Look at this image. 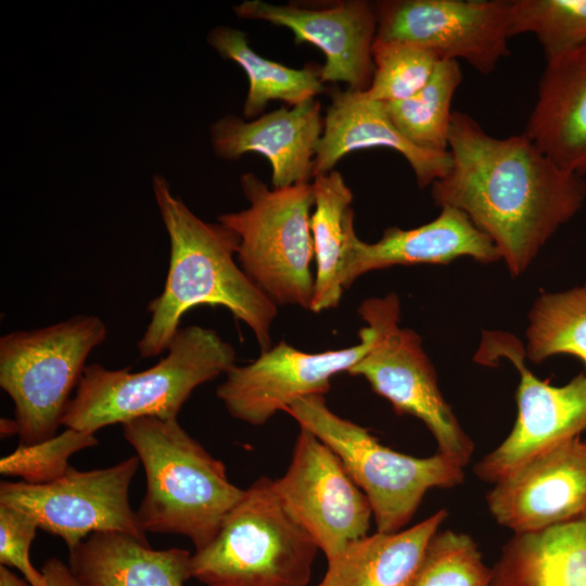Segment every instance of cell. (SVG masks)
Returning <instances> with one entry per match:
<instances>
[{
  "label": "cell",
  "mask_w": 586,
  "mask_h": 586,
  "mask_svg": "<svg viewBox=\"0 0 586 586\" xmlns=\"http://www.w3.org/2000/svg\"><path fill=\"white\" fill-rule=\"evenodd\" d=\"M375 329L359 330V343L346 348L307 353L281 341L244 366L234 365L216 395L231 417L263 425L295 400L324 395L334 375L348 370L371 348Z\"/></svg>",
  "instance_id": "5bb4252c"
},
{
  "label": "cell",
  "mask_w": 586,
  "mask_h": 586,
  "mask_svg": "<svg viewBox=\"0 0 586 586\" xmlns=\"http://www.w3.org/2000/svg\"><path fill=\"white\" fill-rule=\"evenodd\" d=\"M39 528L27 513L0 505V564L16 569L31 586H44L41 570L30 560V547Z\"/></svg>",
  "instance_id": "1f68e13d"
},
{
  "label": "cell",
  "mask_w": 586,
  "mask_h": 586,
  "mask_svg": "<svg viewBox=\"0 0 586 586\" xmlns=\"http://www.w3.org/2000/svg\"><path fill=\"white\" fill-rule=\"evenodd\" d=\"M0 586H31L25 578L18 577L8 566L0 564Z\"/></svg>",
  "instance_id": "836d02e7"
},
{
  "label": "cell",
  "mask_w": 586,
  "mask_h": 586,
  "mask_svg": "<svg viewBox=\"0 0 586 586\" xmlns=\"http://www.w3.org/2000/svg\"><path fill=\"white\" fill-rule=\"evenodd\" d=\"M462 81L457 61H441L430 80L412 97L384 103L390 119L415 146L434 153L448 152L451 102Z\"/></svg>",
  "instance_id": "484cf974"
},
{
  "label": "cell",
  "mask_w": 586,
  "mask_h": 586,
  "mask_svg": "<svg viewBox=\"0 0 586 586\" xmlns=\"http://www.w3.org/2000/svg\"><path fill=\"white\" fill-rule=\"evenodd\" d=\"M95 433L66 428L60 434L29 445L20 444L0 459V473L30 484H47L63 476L75 453L98 445Z\"/></svg>",
  "instance_id": "4dcf8cb0"
},
{
  "label": "cell",
  "mask_w": 586,
  "mask_h": 586,
  "mask_svg": "<svg viewBox=\"0 0 586 586\" xmlns=\"http://www.w3.org/2000/svg\"><path fill=\"white\" fill-rule=\"evenodd\" d=\"M285 412L339 457L368 498L378 532L403 530L429 489L463 482V467L456 461L441 453L419 458L391 449L368 429L333 412L323 395L300 398Z\"/></svg>",
  "instance_id": "8992f818"
},
{
  "label": "cell",
  "mask_w": 586,
  "mask_h": 586,
  "mask_svg": "<svg viewBox=\"0 0 586 586\" xmlns=\"http://www.w3.org/2000/svg\"><path fill=\"white\" fill-rule=\"evenodd\" d=\"M491 578L473 538L447 530L431 540L412 586H491Z\"/></svg>",
  "instance_id": "f546056e"
},
{
  "label": "cell",
  "mask_w": 586,
  "mask_h": 586,
  "mask_svg": "<svg viewBox=\"0 0 586 586\" xmlns=\"http://www.w3.org/2000/svg\"><path fill=\"white\" fill-rule=\"evenodd\" d=\"M451 166L431 186L436 206L462 211L497 247L512 276L522 275L543 246L583 206L584 177L563 169L524 132L487 133L454 111Z\"/></svg>",
  "instance_id": "6da1fadb"
},
{
  "label": "cell",
  "mask_w": 586,
  "mask_h": 586,
  "mask_svg": "<svg viewBox=\"0 0 586 586\" xmlns=\"http://www.w3.org/2000/svg\"><path fill=\"white\" fill-rule=\"evenodd\" d=\"M315 205L310 218L316 272L310 310L337 307L346 289L354 244V195L340 171L333 169L313 179Z\"/></svg>",
  "instance_id": "cb8c5ba5"
},
{
  "label": "cell",
  "mask_w": 586,
  "mask_h": 586,
  "mask_svg": "<svg viewBox=\"0 0 586 586\" xmlns=\"http://www.w3.org/2000/svg\"><path fill=\"white\" fill-rule=\"evenodd\" d=\"M377 39L418 44L482 75L509 54L511 0H386L374 4Z\"/></svg>",
  "instance_id": "7c38bea8"
},
{
  "label": "cell",
  "mask_w": 586,
  "mask_h": 586,
  "mask_svg": "<svg viewBox=\"0 0 586 586\" xmlns=\"http://www.w3.org/2000/svg\"><path fill=\"white\" fill-rule=\"evenodd\" d=\"M460 257L491 264L500 259V254L462 211L442 206L436 218L420 227H390L374 243L358 238L351 256L346 288L372 270L419 264L447 265Z\"/></svg>",
  "instance_id": "d6986e66"
},
{
  "label": "cell",
  "mask_w": 586,
  "mask_h": 586,
  "mask_svg": "<svg viewBox=\"0 0 586 586\" xmlns=\"http://www.w3.org/2000/svg\"><path fill=\"white\" fill-rule=\"evenodd\" d=\"M139 464L138 456H131L103 469L69 467L63 476L47 484L4 481L0 505L30 515L40 530L60 537L68 551L94 533H123L148 543L129 501Z\"/></svg>",
  "instance_id": "8fae6325"
},
{
  "label": "cell",
  "mask_w": 586,
  "mask_h": 586,
  "mask_svg": "<svg viewBox=\"0 0 586 586\" xmlns=\"http://www.w3.org/2000/svg\"><path fill=\"white\" fill-rule=\"evenodd\" d=\"M585 443H586V441H585Z\"/></svg>",
  "instance_id": "8d00e7d4"
},
{
  "label": "cell",
  "mask_w": 586,
  "mask_h": 586,
  "mask_svg": "<svg viewBox=\"0 0 586 586\" xmlns=\"http://www.w3.org/2000/svg\"><path fill=\"white\" fill-rule=\"evenodd\" d=\"M273 484L327 561L368 535L373 517L368 498L339 457L308 430L300 426L290 466Z\"/></svg>",
  "instance_id": "4fadbf2b"
},
{
  "label": "cell",
  "mask_w": 586,
  "mask_h": 586,
  "mask_svg": "<svg viewBox=\"0 0 586 586\" xmlns=\"http://www.w3.org/2000/svg\"><path fill=\"white\" fill-rule=\"evenodd\" d=\"M18 431H20V428L15 419L14 420H10L7 418L1 419L0 432H1L2 437H9L13 434L18 435Z\"/></svg>",
  "instance_id": "e575fe53"
},
{
  "label": "cell",
  "mask_w": 586,
  "mask_h": 586,
  "mask_svg": "<svg viewBox=\"0 0 586 586\" xmlns=\"http://www.w3.org/2000/svg\"><path fill=\"white\" fill-rule=\"evenodd\" d=\"M41 572L46 579L44 586H89L73 572L69 564L59 558L48 559Z\"/></svg>",
  "instance_id": "d6a6232c"
},
{
  "label": "cell",
  "mask_w": 586,
  "mask_h": 586,
  "mask_svg": "<svg viewBox=\"0 0 586 586\" xmlns=\"http://www.w3.org/2000/svg\"><path fill=\"white\" fill-rule=\"evenodd\" d=\"M106 336L101 318L77 315L0 337V386L14 404L20 444L56 434L87 358Z\"/></svg>",
  "instance_id": "ba28073f"
},
{
  "label": "cell",
  "mask_w": 586,
  "mask_h": 586,
  "mask_svg": "<svg viewBox=\"0 0 586 586\" xmlns=\"http://www.w3.org/2000/svg\"><path fill=\"white\" fill-rule=\"evenodd\" d=\"M240 184L249 207L217 217L239 239L240 267L277 305L310 310L315 292L313 182L270 189L245 173Z\"/></svg>",
  "instance_id": "52a82bcc"
},
{
  "label": "cell",
  "mask_w": 586,
  "mask_h": 586,
  "mask_svg": "<svg viewBox=\"0 0 586 586\" xmlns=\"http://www.w3.org/2000/svg\"><path fill=\"white\" fill-rule=\"evenodd\" d=\"M524 133L560 167L586 176V43L546 62Z\"/></svg>",
  "instance_id": "ffe728a7"
},
{
  "label": "cell",
  "mask_w": 586,
  "mask_h": 586,
  "mask_svg": "<svg viewBox=\"0 0 586 586\" xmlns=\"http://www.w3.org/2000/svg\"><path fill=\"white\" fill-rule=\"evenodd\" d=\"M323 118L314 178L332 171L347 154L370 148H386L402 154L422 189L431 187L450 169L449 152H428L411 144L393 125L384 103L370 99L366 91L334 90Z\"/></svg>",
  "instance_id": "ac0fdd59"
},
{
  "label": "cell",
  "mask_w": 586,
  "mask_h": 586,
  "mask_svg": "<svg viewBox=\"0 0 586 586\" xmlns=\"http://www.w3.org/2000/svg\"><path fill=\"white\" fill-rule=\"evenodd\" d=\"M207 42L226 60L235 62L249 79L247 95L243 105L245 119L263 115L271 101H283L289 106L314 100L324 90L321 66L306 65L292 68L256 53L246 34L229 26L213 28Z\"/></svg>",
  "instance_id": "d4e9b609"
},
{
  "label": "cell",
  "mask_w": 586,
  "mask_h": 586,
  "mask_svg": "<svg viewBox=\"0 0 586 586\" xmlns=\"http://www.w3.org/2000/svg\"><path fill=\"white\" fill-rule=\"evenodd\" d=\"M318 586H323L321 583Z\"/></svg>",
  "instance_id": "d590c367"
},
{
  "label": "cell",
  "mask_w": 586,
  "mask_h": 586,
  "mask_svg": "<svg viewBox=\"0 0 586 586\" xmlns=\"http://www.w3.org/2000/svg\"><path fill=\"white\" fill-rule=\"evenodd\" d=\"M373 76L366 94L382 103L408 99L432 77L440 58L429 49L398 40L374 39Z\"/></svg>",
  "instance_id": "f1b7e54d"
},
{
  "label": "cell",
  "mask_w": 586,
  "mask_h": 586,
  "mask_svg": "<svg viewBox=\"0 0 586 586\" xmlns=\"http://www.w3.org/2000/svg\"><path fill=\"white\" fill-rule=\"evenodd\" d=\"M524 349L533 364L563 354L579 358L586 368V284L535 300Z\"/></svg>",
  "instance_id": "4316f807"
},
{
  "label": "cell",
  "mask_w": 586,
  "mask_h": 586,
  "mask_svg": "<svg viewBox=\"0 0 586 586\" xmlns=\"http://www.w3.org/2000/svg\"><path fill=\"white\" fill-rule=\"evenodd\" d=\"M234 365L233 346L215 330L180 328L166 356L149 369L131 372L86 366L62 425L95 433L144 417L178 419L198 386L226 374Z\"/></svg>",
  "instance_id": "277c9868"
},
{
  "label": "cell",
  "mask_w": 586,
  "mask_h": 586,
  "mask_svg": "<svg viewBox=\"0 0 586 586\" xmlns=\"http://www.w3.org/2000/svg\"><path fill=\"white\" fill-rule=\"evenodd\" d=\"M235 15L289 28L296 43H310L324 55L322 82H345L348 89L366 91L374 64L377 36L374 4L364 0L339 1L320 7L273 4L246 0L233 7Z\"/></svg>",
  "instance_id": "9a60e30c"
},
{
  "label": "cell",
  "mask_w": 586,
  "mask_h": 586,
  "mask_svg": "<svg viewBox=\"0 0 586 586\" xmlns=\"http://www.w3.org/2000/svg\"><path fill=\"white\" fill-rule=\"evenodd\" d=\"M510 28L533 34L550 61L586 43V0H511Z\"/></svg>",
  "instance_id": "83f0119b"
},
{
  "label": "cell",
  "mask_w": 586,
  "mask_h": 586,
  "mask_svg": "<svg viewBox=\"0 0 586 586\" xmlns=\"http://www.w3.org/2000/svg\"><path fill=\"white\" fill-rule=\"evenodd\" d=\"M358 314L375 329L371 348L348 370L362 377L372 391L388 400L397 415L421 420L437 443V453L466 467L473 442L461 428L437 384L433 364L420 335L400 328V303L395 293L365 300Z\"/></svg>",
  "instance_id": "9c48e42d"
},
{
  "label": "cell",
  "mask_w": 586,
  "mask_h": 586,
  "mask_svg": "<svg viewBox=\"0 0 586 586\" xmlns=\"http://www.w3.org/2000/svg\"><path fill=\"white\" fill-rule=\"evenodd\" d=\"M446 509L409 528L377 532L347 545L328 560L323 586H412L429 545L447 518Z\"/></svg>",
  "instance_id": "603a6c76"
},
{
  "label": "cell",
  "mask_w": 586,
  "mask_h": 586,
  "mask_svg": "<svg viewBox=\"0 0 586 586\" xmlns=\"http://www.w3.org/2000/svg\"><path fill=\"white\" fill-rule=\"evenodd\" d=\"M191 553L152 549L123 533H94L69 551V566L89 586H184Z\"/></svg>",
  "instance_id": "44dd1931"
},
{
  "label": "cell",
  "mask_w": 586,
  "mask_h": 586,
  "mask_svg": "<svg viewBox=\"0 0 586 586\" xmlns=\"http://www.w3.org/2000/svg\"><path fill=\"white\" fill-rule=\"evenodd\" d=\"M323 127L321 103L314 99L251 120L222 116L211 126V144L214 153L226 161L247 153L265 156L271 165L272 188H286L314 178Z\"/></svg>",
  "instance_id": "e0dca14e"
},
{
  "label": "cell",
  "mask_w": 586,
  "mask_h": 586,
  "mask_svg": "<svg viewBox=\"0 0 586 586\" xmlns=\"http://www.w3.org/2000/svg\"><path fill=\"white\" fill-rule=\"evenodd\" d=\"M491 572V586H586V510L539 531L513 534Z\"/></svg>",
  "instance_id": "7402d4cb"
},
{
  "label": "cell",
  "mask_w": 586,
  "mask_h": 586,
  "mask_svg": "<svg viewBox=\"0 0 586 586\" xmlns=\"http://www.w3.org/2000/svg\"><path fill=\"white\" fill-rule=\"evenodd\" d=\"M487 508L514 534L539 531L586 510V443L575 437L532 458L486 494Z\"/></svg>",
  "instance_id": "2e32d148"
},
{
  "label": "cell",
  "mask_w": 586,
  "mask_h": 586,
  "mask_svg": "<svg viewBox=\"0 0 586 586\" xmlns=\"http://www.w3.org/2000/svg\"><path fill=\"white\" fill-rule=\"evenodd\" d=\"M143 466L146 491L137 510L145 533L179 534L202 549L217 535L244 489L178 419L144 417L123 424Z\"/></svg>",
  "instance_id": "3957f363"
},
{
  "label": "cell",
  "mask_w": 586,
  "mask_h": 586,
  "mask_svg": "<svg viewBox=\"0 0 586 586\" xmlns=\"http://www.w3.org/2000/svg\"><path fill=\"white\" fill-rule=\"evenodd\" d=\"M501 358L519 372L518 413L508 436L474 466L475 475L489 483L586 431V373L577 374L564 385H551L526 367L524 346L513 334L483 332L474 360L494 366Z\"/></svg>",
  "instance_id": "30bf717a"
},
{
  "label": "cell",
  "mask_w": 586,
  "mask_h": 586,
  "mask_svg": "<svg viewBox=\"0 0 586 586\" xmlns=\"http://www.w3.org/2000/svg\"><path fill=\"white\" fill-rule=\"evenodd\" d=\"M319 550L280 500L273 480L244 489L215 538L191 556L206 586H307Z\"/></svg>",
  "instance_id": "5b68a950"
},
{
  "label": "cell",
  "mask_w": 586,
  "mask_h": 586,
  "mask_svg": "<svg viewBox=\"0 0 586 586\" xmlns=\"http://www.w3.org/2000/svg\"><path fill=\"white\" fill-rule=\"evenodd\" d=\"M152 190L169 239V266L162 293L148 305L150 321L137 343L139 355L166 352L182 316L200 305L225 307L252 330L260 352L269 349L278 305L240 267L237 234L198 217L164 176L152 177Z\"/></svg>",
  "instance_id": "7a4b0ae2"
}]
</instances>
